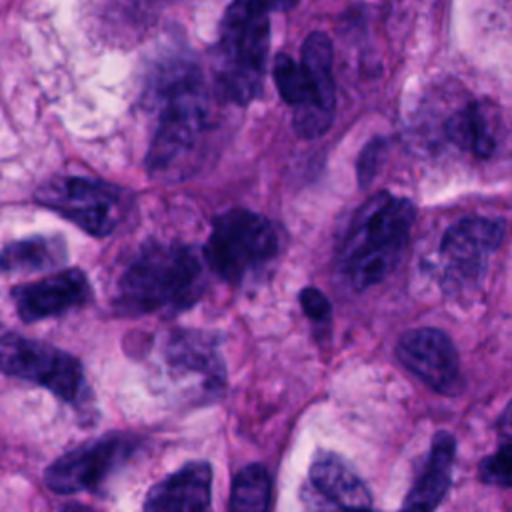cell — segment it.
Masks as SVG:
<instances>
[{
    "mask_svg": "<svg viewBox=\"0 0 512 512\" xmlns=\"http://www.w3.org/2000/svg\"><path fill=\"white\" fill-rule=\"evenodd\" d=\"M0 364L4 374L44 386L68 404H82L86 398L82 364L52 344L6 332L0 342Z\"/></svg>",
    "mask_w": 512,
    "mask_h": 512,
    "instance_id": "52a82bcc",
    "label": "cell"
},
{
    "mask_svg": "<svg viewBox=\"0 0 512 512\" xmlns=\"http://www.w3.org/2000/svg\"><path fill=\"white\" fill-rule=\"evenodd\" d=\"M504 228L490 218H464L450 226L440 242L444 282L474 280L484 270L488 256L500 246Z\"/></svg>",
    "mask_w": 512,
    "mask_h": 512,
    "instance_id": "8fae6325",
    "label": "cell"
},
{
    "mask_svg": "<svg viewBox=\"0 0 512 512\" xmlns=\"http://www.w3.org/2000/svg\"><path fill=\"white\" fill-rule=\"evenodd\" d=\"M12 300L24 322H38L60 316L90 300V284L82 270H60L38 282L12 288Z\"/></svg>",
    "mask_w": 512,
    "mask_h": 512,
    "instance_id": "4fadbf2b",
    "label": "cell"
},
{
    "mask_svg": "<svg viewBox=\"0 0 512 512\" xmlns=\"http://www.w3.org/2000/svg\"><path fill=\"white\" fill-rule=\"evenodd\" d=\"M272 12L258 0H232L212 50L216 92L222 100L250 104L262 92Z\"/></svg>",
    "mask_w": 512,
    "mask_h": 512,
    "instance_id": "277c9868",
    "label": "cell"
},
{
    "mask_svg": "<svg viewBox=\"0 0 512 512\" xmlns=\"http://www.w3.org/2000/svg\"><path fill=\"white\" fill-rule=\"evenodd\" d=\"M396 356L404 368L444 396L462 388L460 360L452 340L438 328H414L400 336Z\"/></svg>",
    "mask_w": 512,
    "mask_h": 512,
    "instance_id": "30bf717a",
    "label": "cell"
},
{
    "mask_svg": "<svg viewBox=\"0 0 512 512\" xmlns=\"http://www.w3.org/2000/svg\"><path fill=\"white\" fill-rule=\"evenodd\" d=\"M62 512H94V510H92V508H88V506H84V504L74 502V504L64 506V508H62Z\"/></svg>",
    "mask_w": 512,
    "mask_h": 512,
    "instance_id": "d4e9b609",
    "label": "cell"
},
{
    "mask_svg": "<svg viewBox=\"0 0 512 512\" xmlns=\"http://www.w3.org/2000/svg\"><path fill=\"white\" fill-rule=\"evenodd\" d=\"M272 478L266 466L248 464L232 480L228 512H270Z\"/></svg>",
    "mask_w": 512,
    "mask_h": 512,
    "instance_id": "d6986e66",
    "label": "cell"
},
{
    "mask_svg": "<svg viewBox=\"0 0 512 512\" xmlns=\"http://www.w3.org/2000/svg\"><path fill=\"white\" fill-rule=\"evenodd\" d=\"M300 306L304 314L314 322H326L330 318V302L318 288H304L300 292Z\"/></svg>",
    "mask_w": 512,
    "mask_h": 512,
    "instance_id": "7402d4cb",
    "label": "cell"
},
{
    "mask_svg": "<svg viewBox=\"0 0 512 512\" xmlns=\"http://www.w3.org/2000/svg\"><path fill=\"white\" fill-rule=\"evenodd\" d=\"M446 134L458 148L468 150L480 158L490 156L496 146L490 106L482 102H470L448 120Z\"/></svg>",
    "mask_w": 512,
    "mask_h": 512,
    "instance_id": "e0dca14e",
    "label": "cell"
},
{
    "mask_svg": "<svg viewBox=\"0 0 512 512\" xmlns=\"http://www.w3.org/2000/svg\"><path fill=\"white\" fill-rule=\"evenodd\" d=\"M456 440L450 432H438L432 440L426 462L408 490L400 512H434L444 500L454 468Z\"/></svg>",
    "mask_w": 512,
    "mask_h": 512,
    "instance_id": "2e32d148",
    "label": "cell"
},
{
    "mask_svg": "<svg viewBox=\"0 0 512 512\" xmlns=\"http://www.w3.org/2000/svg\"><path fill=\"white\" fill-rule=\"evenodd\" d=\"M260 4H264L270 12H276V10H290L292 6H296L298 0H258Z\"/></svg>",
    "mask_w": 512,
    "mask_h": 512,
    "instance_id": "cb8c5ba5",
    "label": "cell"
},
{
    "mask_svg": "<svg viewBox=\"0 0 512 512\" xmlns=\"http://www.w3.org/2000/svg\"><path fill=\"white\" fill-rule=\"evenodd\" d=\"M416 218L408 198L370 196L352 216L336 250L338 272L356 292L384 280L400 262Z\"/></svg>",
    "mask_w": 512,
    "mask_h": 512,
    "instance_id": "6da1fadb",
    "label": "cell"
},
{
    "mask_svg": "<svg viewBox=\"0 0 512 512\" xmlns=\"http://www.w3.org/2000/svg\"><path fill=\"white\" fill-rule=\"evenodd\" d=\"M480 480L500 488H512V442L500 444V448L486 456L478 466Z\"/></svg>",
    "mask_w": 512,
    "mask_h": 512,
    "instance_id": "ffe728a7",
    "label": "cell"
},
{
    "mask_svg": "<svg viewBox=\"0 0 512 512\" xmlns=\"http://www.w3.org/2000/svg\"><path fill=\"white\" fill-rule=\"evenodd\" d=\"M150 90L158 120L146 168L152 176H160L172 172L198 148L208 132L210 108L200 70L184 60L158 70Z\"/></svg>",
    "mask_w": 512,
    "mask_h": 512,
    "instance_id": "7a4b0ae2",
    "label": "cell"
},
{
    "mask_svg": "<svg viewBox=\"0 0 512 512\" xmlns=\"http://www.w3.org/2000/svg\"><path fill=\"white\" fill-rule=\"evenodd\" d=\"M382 152H384V140L382 138H376L372 140L360 154L358 158V168H356V174H358V182L362 186L370 184L376 170H378V164H380V158H382Z\"/></svg>",
    "mask_w": 512,
    "mask_h": 512,
    "instance_id": "44dd1931",
    "label": "cell"
},
{
    "mask_svg": "<svg viewBox=\"0 0 512 512\" xmlns=\"http://www.w3.org/2000/svg\"><path fill=\"white\" fill-rule=\"evenodd\" d=\"M274 82L292 108L294 130L302 138L324 134L334 118L336 86L332 76V44L324 32H312L302 44V58L288 54L274 60Z\"/></svg>",
    "mask_w": 512,
    "mask_h": 512,
    "instance_id": "5b68a950",
    "label": "cell"
},
{
    "mask_svg": "<svg viewBox=\"0 0 512 512\" xmlns=\"http://www.w3.org/2000/svg\"><path fill=\"white\" fill-rule=\"evenodd\" d=\"M308 502L322 512H372V496L362 478L334 452H316L308 470Z\"/></svg>",
    "mask_w": 512,
    "mask_h": 512,
    "instance_id": "7c38bea8",
    "label": "cell"
},
{
    "mask_svg": "<svg viewBox=\"0 0 512 512\" xmlns=\"http://www.w3.org/2000/svg\"><path fill=\"white\" fill-rule=\"evenodd\" d=\"M212 466L188 462L156 482L144 500V512H210Z\"/></svg>",
    "mask_w": 512,
    "mask_h": 512,
    "instance_id": "9a60e30c",
    "label": "cell"
},
{
    "mask_svg": "<svg viewBox=\"0 0 512 512\" xmlns=\"http://www.w3.org/2000/svg\"><path fill=\"white\" fill-rule=\"evenodd\" d=\"M166 362L176 380L194 378L204 394L218 392L224 384V364L216 340L198 330H178L166 344Z\"/></svg>",
    "mask_w": 512,
    "mask_h": 512,
    "instance_id": "5bb4252c",
    "label": "cell"
},
{
    "mask_svg": "<svg viewBox=\"0 0 512 512\" xmlns=\"http://www.w3.org/2000/svg\"><path fill=\"white\" fill-rule=\"evenodd\" d=\"M280 240L270 220L246 208L216 216L204 248L210 270L230 284L260 276L278 256Z\"/></svg>",
    "mask_w": 512,
    "mask_h": 512,
    "instance_id": "8992f818",
    "label": "cell"
},
{
    "mask_svg": "<svg viewBox=\"0 0 512 512\" xmlns=\"http://www.w3.org/2000/svg\"><path fill=\"white\" fill-rule=\"evenodd\" d=\"M198 254L182 244H148L122 272L114 304L122 314L182 312L204 292Z\"/></svg>",
    "mask_w": 512,
    "mask_h": 512,
    "instance_id": "3957f363",
    "label": "cell"
},
{
    "mask_svg": "<svg viewBox=\"0 0 512 512\" xmlns=\"http://www.w3.org/2000/svg\"><path fill=\"white\" fill-rule=\"evenodd\" d=\"M34 198L92 236L110 234L126 204L118 186L84 176L52 178L34 192Z\"/></svg>",
    "mask_w": 512,
    "mask_h": 512,
    "instance_id": "ba28073f",
    "label": "cell"
},
{
    "mask_svg": "<svg viewBox=\"0 0 512 512\" xmlns=\"http://www.w3.org/2000/svg\"><path fill=\"white\" fill-rule=\"evenodd\" d=\"M66 244L60 236H32L4 246V272H38L66 262Z\"/></svg>",
    "mask_w": 512,
    "mask_h": 512,
    "instance_id": "ac0fdd59",
    "label": "cell"
},
{
    "mask_svg": "<svg viewBox=\"0 0 512 512\" xmlns=\"http://www.w3.org/2000/svg\"><path fill=\"white\" fill-rule=\"evenodd\" d=\"M138 448L130 434L114 432L88 440L56 458L44 472V482L52 492L74 494L102 484Z\"/></svg>",
    "mask_w": 512,
    "mask_h": 512,
    "instance_id": "9c48e42d",
    "label": "cell"
},
{
    "mask_svg": "<svg viewBox=\"0 0 512 512\" xmlns=\"http://www.w3.org/2000/svg\"><path fill=\"white\" fill-rule=\"evenodd\" d=\"M498 432L506 442H512V400L498 418Z\"/></svg>",
    "mask_w": 512,
    "mask_h": 512,
    "instance_id": "603a6c76",
    "label": "cell"
}]
</instances>
